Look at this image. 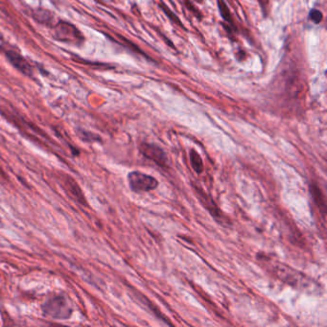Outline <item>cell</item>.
Wrapping results in <instances>:
<instances>
[{
    "label": "cell",
    "mask_w": 327,
    "mask_h": 327,
    "mask_svg": "<svg viewBox=\"0 0 327 327\" xmlns=\"http://www.w3.org/2000/svg\"><path fill=\"white\" fill-rule=\"evenodd\" d=\"M185 5L187 6V8H188V10H190L191 12H193L194 13V15L196 16H198L200 19H201V16H202V15L200 14V12L193 6V4L190 2V1H188V0H185Z\"/></svg>",
    "instance_id": "obj_13"
},
{
    "label": "cell",
    "mask_w": 327,
    "mask_h": 327,
    "mask_svg": "<svg viewBox=\"0 0 327 327\" xmlns=\"http://www.w3.org/2000/svg\"><path fill=\"white\" fill-rule=\"evenodd\" d=\"M8 61L14 65L17 70L23 73L26 76L32 77L33 76V68L31 65L26 61L24 57L20 55L19 52L13 50V49H6L3 51Z\"/></svg>",
    "instance_id": "obj_6"
},
{
    "label": "cell",
    "mask_w": 327,
    "mask_h": 327,
    "mask_svg": "<svg viewBox=\"0 0 327 327\" xmlns=\"http://www.w3.org/2000/svg\"><path fill=\"white\" fill-rule=\"evenodd\" d=\"M140 153L147 159L151 160L155 164H158L160 167H167L168 166V159L164 150L154 144L149 143H141L139 147Z\"/></svg>",
    "instance_id": "obj_5"
},
{
    "label": "cell",
    "mask_w": 327,
    "mask_h": 327,
    "mask_svg": "<svg viewBox=\"0 0 327 327\" xmlns=\"http://www.w3.org/2000/svg\"><path fill=\"white\" fill-rule=\"evenodd\" d=\"M309 18L315 23L319 24L323 20V13L319 10H312L309 14Z\"/></svg>",
    "instance_id": "obj_12"
},
{
    "label": "cell",
    "mask_w": 327,
    "mask_h": 327,
    "mask_svg": "<svg viewBox=\"0 0 327 327\" xmlns=\"http://www.w3.org/2000/svg\"><path fill=\"white\" fill-rule=\"evenodd\" d=\"M42 310L45 315L58 320H67L72 314L67 300L62 295H55L48 298L43 303Z\"/></svg>",
    "instance_id": "obj_2"
},
{
    "label": "cell",
    "mask_w": 327,
    "mask_h": 327,
    "mask_svg": "<svg viewBox=\"0 0 327 327\" xmlns=\"http://www.w3.org/2000/svg\"><path fill=\"white\" fill-rule=\"evenodd\" d=\"M218 6H219V10H220V14L223 16V18L225 19V21L229 24V26H230L233 30L236 31V28L234 26V21L232 19L231 14L227 6V4L224 2V0H218Z\"/></svg>",
    "instance_id": "obj_8"
},
{
    "label": "cell",
    "mask_w": 327,
    "mask_h": 327,
    "mask_svg": "<svg viewBox=\"0 0 327 327\" xmlns=\"http://www.w3.org/2000/svg\"><path fill=\"white\" fill-rule=\"evenodd\" d=\"M55 38L58 41L80 44L83 41V37L80 31L71 23L61 21L59 22L55 28Z\"/></svg>",
    "instance_id": "obj_4"
},
{
    "label": "cell",
    "mask_w": 327,
    "mask_h": 327,
    "mask_svg": "<svg viewBox=\"0 0 327 327\" xmlns=\"http://www.w3.org/2000/svg\"><path fill=\"white\" fill-rule=\"evenodd\" d=\"M190 163H191V166L194 169V171L197 174H201L204 171V163L203 160L200 156V154L196 151V150H191L190 151Z\"/></svg>",
    "instance_id": "obj_9"
},
{
    "label": "cell",
    "mask_w": 327,
    "mask_h": 327,
    "mask_svg": "<svg viewBox=\"0 0 327 327\" xmlns=\"http://www.w3.org/2000/svg\"><path fill=\"white\" fill-rule=\"evenodd\" d=\"M196 193H198V195L200 196V200L203 203L205 208L210 212V214L213 216V218L218 221L221 224H224V222H229V219L227 220V218L224 216V214L222 213V211L217 207V205H215V203L205 194L204 193L201 188H199L198 186L195 187Z\"/></svg>",
    "instance_id": "obj_7"
},
{
    "label": "cell",
    "mask_w": 327,
    "mask_h": 327,
    "mask_svg": "<svg viewBox=\"0 0 327 327\" xmlns=\"http://www.w3.org/2000/svg\"><path fill=\"white\" fill-rule=\"evenodd\" d=\"M311 193L314 196V200L317 203V205L320 206L322 209L323 213H326L327 210V205H326V199L325 196L323 195L321 188H319L317 185H312L311 186Z\"/></svg>",
    "instance_id": "obj_10"
},
{
    "label": "cell",
    "mask_w": 327,
    "mask_h": 327,
    "mask_svg": "<svg viewBox=\"0 0 327 327\" xmlns=\"http://www.w3.org/2000/svg\"><path fill=\"white\" fill-rule=\"evenodd\" d=\"M272 267L274 274L287 284L298 289H313L312 280L302 273H299L282 264H275Z\"/></svg>",
    "instance_id": "obj_1"
},
{
    "label": "cell",
    "mask_w": 327,
    "mask_h": 327,
    "mask_svg": "<svg viewBox=\"0 0 327 327\" xmlns=\"http://www.w3.org/2000/svg\"><path fill=\"white\" fill-rule=\"evenodd\" d=\"M160 7L162 8V10L164 11V14L166 15V16H168V18L171 20V21H173L174 23H176L177 25H179L180 27H182V28H184V26H183V24H182V22L179 19V17L173 13V12H171L170 10H169V8L167 7V6H165V5H164V4H160Z\"/></svg>",
    "instance_id": "obj_11"
},
{
    "label": "cell",
    "mask_w": 327,
    "mask_h": 327,
    "mask_svg": "<svg viewBox=\"0 0 327 327\" xmlns=\"http://www.w3.org/2000/svg\"><path fill=\"white\" fill-rule=\"evenodd\" d=\"M130 188L136 193L149 192L159 186V181L153 176L139 171H132L128 175Z\"/></svg>",
    "instance_id": "obj_3"
}]
</instances>
